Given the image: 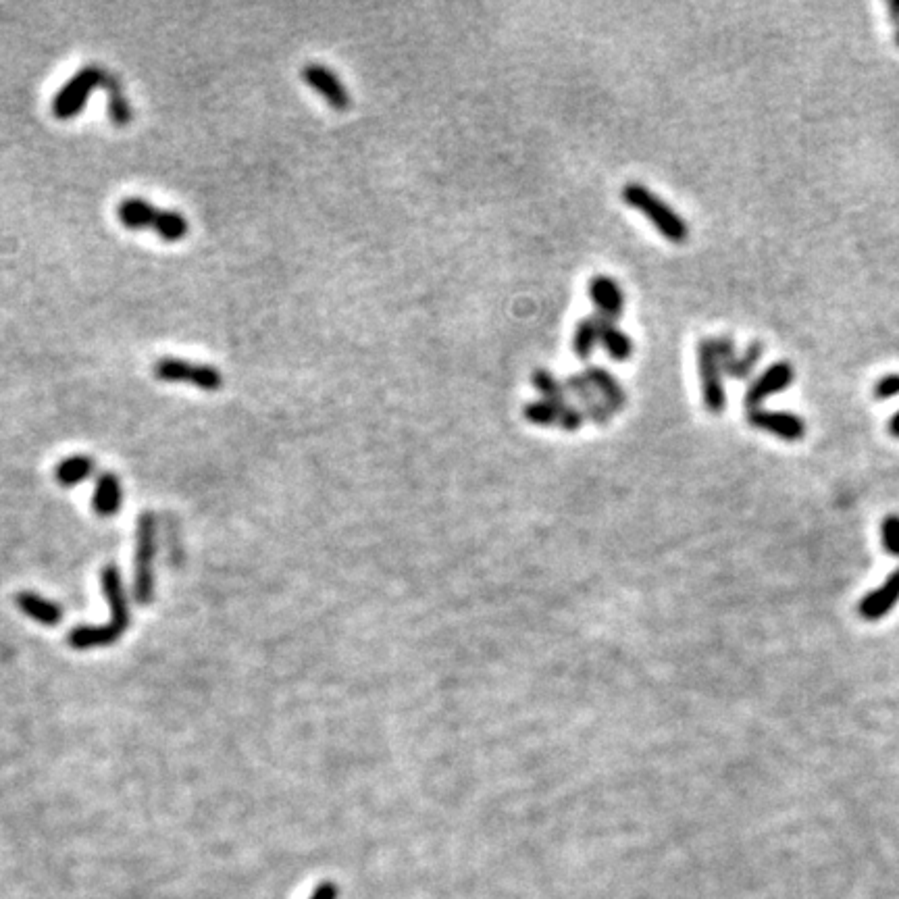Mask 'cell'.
I'll use <instances>...</instances> for the list:
<instances>
[{"instance_id":"1","label":"cell","mask_w":899,"mask_h":899,"mask_svg":"<svg viewBox=\"0 0 899 899\" xmlns=\"http://www.w3.org/2000/svg\"><path fill=\"white\" fill-rule=\"evenodd\" d=\"M100 579L111 606V623L102 627H75L69 635V644L75 650L111 646L125 633V629L130 627V610H127V598L119 569L115 564H107V567L102 569Z\"/></svg>"},{"instance_id":"2","label":"cell","mask_w":899,"mask_h":899,"mask_svg":"<svg viewBox=\"0 0 899 899\" xmlns=\"http://www.w3.org/2000/svg\"><path fill=\"white\" fill-rule=\"evenodd\" d=\"M621 196L627 207L644 215L658 229V234L664 240H669L673 244H685L689 240L687 221L671 207L669 202L662 200L648 186L639 182H629L623 186Z\"/></svg>"},{"instance_id":"3","label":"cell","mask_w":899,"mask_h":899,"mask_svg":"<svg viewBox=\"0 0 899 899\" xmlns=\"http://www.w3.org/2000/svg\"><path fill=\"white\" fill-rule=\"evenodd\" d=\"M117 217L127 229H154L161 240L171 244L184 240L190 231L188 219L182 213L161 211L138 196L123 198L117 207Z\"/></svg>"},{"instance_id":"4","label":"cell","mask_w":899,"mask_h":899,"mask_svg":"<svg viewBox=\"0 0 899 899\" xmlns=\"http://www.w3.org/2000/svg\"><path fill=\"white\" fill-rule=\"evenodd\" d=\"M152 375L169 383H190L202 392H217L223 385V375L213 365H198L175 356H165L154 363Z\"/></svg>"},{"instance_id":"5","label":"cell","mask_w":899,"mask_h":899,"mask_svg":"<svg viewBox=\"0 0 899 899\" xmlns=\"http://www.w3.org/2000/svg\"><path fill=\"white\" fill-rule=\"evenodd\" d=\"M107 71L100 69L98 65H88L82 71H77L71 80L59 90V94L53 100V113L57 119H73L86 105L90 94L105 82Z\"/></svg>"},{"instance_id":"6","label":"cell","mask_w":899,"mask_h":899,"mask_svg":"<svg viewBox=\"0 0 899 899\" xmlns=\"http://www.w3.org/2000/svg\"><path fill=\"white\" fill-rule=\"evenodd\" d=\"M154 542H157V527H154V517L150 512H144L138 521V539H136V581H134V596L138 604H150L154 596V573H152V560H154Z\"/></svg>"},{"instance_id":"7","label":"cell","mask_w":899,"mask_h":899,"mask_svg":"<svg viewBox=\"0 0 899 899\" xmlns=\"http://www.w3.org/2000/svg\"><path fill=\"white\" fill-rule=\"evenodd\" d=\"M696 361H698V375H700V388H702V400L708 413L721 415L727 406V394L723 385V367L718 363V358L710 346V338H702L696 346Z\"/></svg>"},{"instance_id":"8","label":"cell","mask_w":899,"mask_h":899,"mask_svg":"<svg viewBox=\"0 0 899 899\" xmlns=\"http://www.w3.org/2000/svg\"><path fill=\"white\" fill-rule=\"evenodd\" d=\"M523 417L539 427H560L564 431H579L585 423V415L579 406L552 404L546 400H531L523 406Z\"/></svg>"},{"instance_id":"9","label":"cell","mask_w":899,"mask_h":899,"mask_svg":"<svg viewBox=\"0 0 899 899\" xmlns=\"http://www.w3.org/2000/svg\"><path fill=\"white\" fill-rule=\"evenodd\" d=\"M302 80L315 92H319L331 109H336V111L350 109V105H352L350 92L342 84L338 73H333L329 67L321 65V63H308L302 69Z\"/></svg>"},{"instance_id":"10","label":"cell","mask_w":899,"mask_h":899,"mask_svg":"<svg viewBox=\"0 0 899 899\" xmlns=\"http://www.w3.org/2000/svg\"><path fill=\"white\" fill-rule=\"evenodd\" d=\"M793 377H795V373H793L791 363H787V361L773 363L764 373H760L756 379L750 381L746 396H743V402H746V406L750 410L760 408V404L764 400L787 390L793 383Z\"/></svg>"},{"instance_id":"11","label":"cell","mask_w":899,"mask_h":899,"mask_svg":"<svg viewBox=\"0 0 899 899\" xmlns=\"http://www.w3.org/2000/svg\"><path fill=\"white\" fill-rule=\"evenodd\" d=\"M748 423L760 431L777 435L785 442H800L806 435L804 419L793 413H783V410L754 408L748 413Z\"/></svg>"},{"instance_id":"12","label":"cell","mask_w":899,"mask_h":899,"mask_svg":"<svg viewBox=\"0 0 899 899\" xmlns=\"http://www.w3.org/2000/svg\"><path fill=\"white\" fill-rule=\"evenodd\" d=\"M587 292L596 306V315L610 321L621 319L625 311V292L619 281L612 279L610 275H594L589 279Z\"/></svg>"},{"instance_id":"13","label":"cell","mask_w":899,"mask_h":899,"mask_svg":"<svg viewBox=\"0 0 899 899\" xmlns=\"http://www.w3.org/2000/svg\"><path fill=\"white\" fill-rule=\"evenodd\" d=\"M562 383H564V388H567V392H571L577 398L585 419L594 421L596 425H608L610 423L612 410L604 404V400L600 398V394L596 392L592 381L587 379L585 373H573V375H569L567 379H564Z\"/></svg>"},{"instance_id":"14","label":"cell","mask_w":899,"mask_h":899,"mask_svg":"<svg viewBox=\"0 0 899 899\" xmlns=\"http://www.w3.org/2000/svg\"><path fill=\"white\" fill-rule=\"evenodd\" d=\"M897 602H899V569L893 571L879 589L864 596V600L858 606V612L864 621H879Z\"/></svg>"},{"instance_id":"15","label":"cell","mask_w":899,"mask_h":899,"mask_svg":"<svg viewBox=\"0 0 899 899\" xmlns=\"http://www.w3.org/2000/svg\"><path fill=\"white\" fill-rule=\"evenodd\" d=\"M583 373L587 375L589 381H592L596 392L600 394V398L604 400V404L612 410V413H621V410H625L627 392L621 385V381L616 379L608 369L598 367V365H589Z\"/></svg>"},{"instance_id":"16","label":"cell","mask_w":899,"mask_h":899,"mask_svg":"<svg viewBox=\"0 0 899 899\" xmlns=\"http://www.w3.org/2000/svg\"><path fill=\"white\" fill-rule=\"evenodd\" d=\"M598 327H600V344L604 346L606 354L616 363H625L633 356L635 344L627 336V333L616 325V321L604 319L598 315Z\"/></svg>"},{"instance_id":"17","label":"cell","mask_w":899,"mask_h":899,"mask_svg":"<svg viewBox=\"0 0 899 899\" xmlns=\"http://www.w3.org/2000/svg\"><path fill=\"white\" fill-rule=\"evenodd\" d=\"M121 500H123V490H121L119 477L113 473H102L96 481L94 500H92L96 515L113 517L115 512H119V508H121Z\"/></svg>"},{"instance_id":"18","label":"cell","mask_w":899,"mask_h":899,"mask_svg":"<svg viewBox=\"0 0 899 899\" xmlns=\"http://www.w3.org/2000/svg\"><path fill=\"white\" fill-rule=\"evenodd\" d=\"M17 606L25 614H28L30 619H34L36 623L46 625V627H55L63 619V608L57 602L46 600V598H42L38 594H32V592H21L17 596Z\"/></svg>"},{"instance_id":"19","label":"cell","mask_w":899,"mask_h":899,"mask_svg":"<svg viewBox=\"0 0 899 899\" xmlns=\"http://www.w3.org/2000/svg\"><path fill=\"white\" fill-rule=\"evenodd\" d=\"M600 344V327H598V315L583 317L573 336V352L579 361H587L589 356L596 352V346Z\"/></svg>"},{"instance_id":"20","label":"cell","mask_w":899,"mask_h":899,"mask_svg":"<svg viewBox=\"0 0 899 899\" xmlns=\"http://www.w3.org/2000/svg\"><path fill=\"white\" fill-rule=\"evenodd\" d=\"M102 88H105L107 94H109V117H111L113 125H117V127L130 125V121H132V107H130V102H127L117 77L107 73L105 82H102Z\"/></svg>"},{"instance_id":"21","label":"cell","mask_w":899,"mask_h":899,"mask_svg":"<svg viewBox=\"0 0 899 899\" xmlns=\"http://www.w3.org/2000/svg\"><path fill=\"white\" fill-rule=\"evenodd\" d=\"M92 471H94V460L90 456L75 454V456H69L59 462L55 475L63 487H73L77 483L86 481L92 475Z\"/></svg>"},{"instance_id":"22","label":"cell","mask_w":899,"mask_h":899,"mask_svg":"<svg viewBox=\"0 0 899 899\" xmlns=\"http://www.w3.org/2000/svg\"><path fill=\"white\" fill-rule=\"evenodd\" d=\"M531 385L546 402L571 404L569 392H567V388H564V383L560 379H556V375L550 373L548 369H535L531 373Z\"/></svg>"},{"instance_id":"23","label":"cell","mask_w":899,"mask_h":899,"mask_svg":"<svg viewBox=\"0 0 899 899\" xmlns=\"http://www.w3.org/2000/svg\"><path fill=\"white\" fill-rule=\"evenodd\" d=\"M762 354H764V346L760 342H752V344H748L746 350H743L741 354H737L733 361H729L723 367V373L733 377V379H737V381H746L756 371Z\"/></svg>"},{"instance_id":"24","label":"cell","mask_w":899,"mask_h":899,"mask_svg":"<svg viewBox=\"0 0 899 899\" xmlns=\"http://www.w3.org/2000/svg\"><path fill=\"white\" fill-rule=\"evenodd\" d=\"M881 537H883L885 550L891 556L899 558V515L885 517V521L881 525Z\"/></svg>"},{"instance_id":"25","label":"cell","mask_w":899,"mask_h":899,"mask_svg":"<svg viewBox=\"0 0 899 899\" xmlns=\"http://www.w3.org/2000/svg\"><path fill=\"white\" fill-rule=\"evenodd\" d=\"M710 346H712V350H714V354L718 358V363H721V367H725L729 361H733V358L737 356V346H735V340L731 336L710 338Z\"/></svg>"},{"instance_id":"26","label":"cell","mask_w":899,"mask_h":899,"mask_svg":"<svg viewBox=\"0 0 899 899\" xmlns=\"http://www.w3.org/2000/svg\"><path fill=\"white\" fill-rule=\"evenodd\" d=\"M893 396H899V373H889L875 383L877 400H889Z\"/></svg>"},{"instance_id":"27","label":"cell","mask_w":899,"mask_h":899,"mask_svg":"<svg viewBox=\"0 0 899 899\" xmlns=\"http://www.w3.org/2000/svg\"><path fill=\"white\" fill-rule=\"evenodd\" d=\"M338 895H340V889H338L336 883L323 881L321 885L315 887V891L311 893V897H308V899H338Z\"/></svg>"},{"instance_id":"28","label":"cell","mask_w":899,"mask_h":899,"mask_svg":"<svg viewBox=\"0 0 899 899\" xmlns=\"http://www.w3.org/2000/svg\"><path fill=\"white\" fill-rule=\"evenodd\" d=\"M887 427H889V433L893 435V438L899 440V410H897V413L889 419V425H887Z\"/></svg>"},{"instance_id":"29","label":"cell","mask_w":899,"mask_h":899,"mask_svg":"<svg viewBox=\"0 0 899 899\" xmlns=\"http://www.w3.org/2000/svg\"><path fill=\"white\" fill-rule=\"evenodd\" d=\"M889 15H891V21L899 25V0H891V3H889Z\"/></svg>"},{"instance_id":"30","label":"cell","mask_w":899,"mask_h":899,"mask_svg":"<svg viewBox=\"0 0 899 899\" xmlns=\"http://www.w3.org/2000/svg\"><path fill=\"white\" fill-rule=\"evenodd\" d=\"M895 46H899V30H897V34H895Z\"/></svg>"}]
</instances>
